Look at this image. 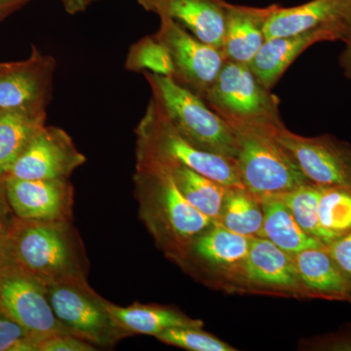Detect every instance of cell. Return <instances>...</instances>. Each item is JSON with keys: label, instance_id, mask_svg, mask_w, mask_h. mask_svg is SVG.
I'll return each instance as SVG.
<instances>
[{"label": "cell", "instance_id": "obj_1", "mask_svg": "<svg viewBox=\"0 0 351 351\" xmlns=\"http://www.w3.org/2000/svg\"><path fill=\"white\" fill-rule=\"evenodd\" d=\"M135 182L142 218L154 237L171 250L189 248L196 237L216 223L184 198L160 163L137 158Z\"/></svg>", "mask_w": 351, "mask_h": 351}, {"label": "cell", "instance_id": "obj_2", "mask_svg": "<svg viewBox=\"0 0 351 351\" xmlns=\"http://www.w3.org/2000/svg\"><path fill=\"white\" fill-rule=\"evenodd\" d=\"M143 75L151 87V101L182 138L201 151L235 159L234 132L201 97L178 84L170 76Z\"/></svg>", "mask_w": 351, "mask_h": 351}, {"label": "cell", "instance_id": "obj_3", "mask_svg": "<svg viewBox=\"0 0 351 351\" xmlns=\"http://www.w3.org/2000/svg\"><path fill=\"white\" fill-rule=\"evenodd\" d=\"M280 129L267 126L232 128L237 137L235 162L240 180L244 189L258 200L285 195L311 182L277 138Z\"/></svg>", "mask_w": 351, "mask_h": 351}, {"label": "cell", "instance_id": "obj_4", "mask_svg": "<svg viewBox=\"0 0 351 351\" xmlns=\"http://www.w3.org/2000/svg\"><path fill=\"white\" fill-rule=\"evenodd\" d=\"M202 99L232 128L285 126L280 101L260 82L248 64L226 60Z\"/></svg>", "mask_w": 351, "mask_h": 351}, {"label": "cell", "instance_id": "obj_5", "mask_svg": "<svg viewBox=\"0 0 351 351\" xmlns=\"http://www.w3.org/2000/svg\"><path fill=\"white\" fill-rule=\"evenodd\" d=\"M137 158L179 164L223 184L245 189L235 159L201 151L182 137L149 101L136 128Z\"/></svg>", "mask_w": 351, "mask_h": 351}, {"label": "cell", "instance_id": "obj_6", "mask_svg": "<svg viewBox=\"0 0 351 351\" xmlns=\"http://www.w3.org/2000/svg\"><path fill=\"white\" fill-rule=\"evenodd\" d=\"M64 223H31L18 230L12 240L17 265L45 284L80 281L75 247Z\"/></svg>", "mask_w": 351, "mask_h": 351}, {"label": "cell", "instance_id": "obj_7", "mask_svg": "<svg viewBox=\"0 0 351 351\" xmlns=\"http://www.w3.org/2000/svg\"><path fill=\"white\" fill-rule=\"evenodd\" d=\"M156 36L169 52L171 78L203 98L218 76L226 58L219 48L203 43L168 16H161Z\"/></svg>", "mask_w": 351, "mask_h": 351}, {"label": "cell", "instance_id": "obj_8", "mask_svg": "<svg viewBox=\"0 0 351 351\" xmlns=\"http://www.w3.org/2000/svg\"><path fill=\"white\" fill-rule=\"evenodd\" d=\"M58 320L69 334L97 345H110L123 332L108 313L107 302L95 299L80 281L46 284Z\"/></svg>", "mask_w": 351, "mask_h": 351}, {"label": "cell", "instance_id": "obj_9", "mask_svg": "<svg viewBox=\"0 0 351 351\" xmlns=\"http://www.w3.org/2000/svg\"><path fill=\"white\" fill-rule=\"evenodd\" d=\"M0 313L40 341L53 335L69 334L55 315L46 284L15 267L0 272Z\"/></svg>", "mask_w": 351, "mask_h": 351}, {"label": "cell", "instance_id": "obj_10", "mask_svg": "<svg viewBox=\"0 0 351 351\" xmlns=\"http://www.w3.org/2000/svg\"><path fill=\"white\" fill-rule=\"evenodd\" d=\"M276 136L309 182L320 186L351 189V145L348 143L329 134L304 137L286 127Z\"/></svg>", "mask_w": 351, "mask_h": 351}, {"label": "cell", "instance_id": "obj_11", "mask_svg": "<svg viewBox=\"0 0 351 351\" xmlns=\"http://www.w3.org/2000/svg\"><path fill=\"white\" fill-rule=\"evenodd\" d=\"M56 61L32 47L24 61L0 64V112L47 110Z\"/></svg>", "mask_w": 351, "mask_h": 351}, {"label": "cell", "instance_id": "obj_12", "mask_svg": "<svg viewBox=\"0 0 351 351\" xmlns=\"http://www.w3.org/2000/svg\"><path fill=\"white\" fill-rule=\"evenodd\" d=\"M85 161L86 157L78 152L66 131L44 125L14 163L8 176L23 180L69 179Z\"/></svg>", "mask_w": 351, "mask_h": 351}, {"label": "cell", "instance_id": "obj_13", "mask_svg": "<svg viewBox=\"0 0 351 351\" xmlns=\"http://www.w3.org/2000/svg\"><path fill=\"white\" fill-rule=\"evenodd\" d=\"M8 204L19 218L29 221H64L71 209L69 179L23 180L4 178Z\"/></svg>", "mask_w": 351, "mask_h": 351}, {"label": "cell", "instance_id": "obj_14", "mask_svg": "<svg viewBox=\"0 0 351 351\" xmlns=\"http://www.w3.org/2000/svg\"><path fill=\"white\" fill-rule=\"evenodd\" d=\"M332 27L351 34V0H311L301 5H279L265 27V38L292 36L318 29Z\"/></svg>", "mask_w": 351, "mask_h": 351}, {"label": "cell", "instance_id": "obj_15", "mask_svg": "<svg viewBox=\"0 0 351 351\" xmlns=\"http://www.w3.org/2000/svg\"><path fill=\"white\" fill-rule=\"evenodd\" d=\"M348 39L343 32L332 27H318L292 36L267 39L248 66L260 82L271 90L307 48L325 41L346 43Z\"/></svg>", "mask_w": 351, "mask_h": 351}, {"label": "cell", "instance_id": "obj_16", "mask_svg": "<svg viewBox=\"0 0 351 351\" xmlns=\"http://www.w3.org/2000/svg\"><path fill=\"white\" fill-rule=\"evenodd\" d=\"M278 4L267 7L239 5L226 1L223 56L248 64L265 43V27Z\"/></svg>", "mask_w": 351, "mask_h": 351}, {"label": "cell", "instance_id": "obj_17", "mask_svg": "<svg viewBox=\"0 0 351 351\" xmlns=\"http://www.w3.org/2000/svg\"><path fill=\"white\" fill-rule=\"evenodd\" d=\"M239 272L250 285L304 294L294 258L263 237L252 239Z\"/></svg>", "mask_w": 351, "mask_h": 351}, {"label": "cell", "instance_id": "obj_18", "mask_svg": "<svg viewBox=\"0 0 351 351\" xmlns=\"http://www.w3.org/2000/svg\"><path fill=\"white\" fill-rule=\"evenodd\" d=\"M304 294L351 302V279L322 248L307 249L294 257Z\"/></svg>", "mask_w": 351, "mask_h": 351}, {"label": "cell", "instance_id": "obj_19", "mask_svg": "<svg viewBox=\"0 0 351 351\" xmlns=\"http://www.w3.org/2000/svg\"><path fill=\"white\" fill-rule=\"evenodd\" d=\"M226 0H163L161 16H168L203 43L221 49Z\"/></svg>", "mask_w": 351, "mask_h": 351}, {"label": "cell", "instance_id": "obj_20", "mask_svg": "<svg viewBox=\"0 0 351 351\" xmlns=\"http://www.w3.org/2000/svg\"><path fill=\"white\" fill-rule=\"evenodd\" d=\"M260 202L263 208V223L258 237L269 240L293 258L307 249L326 246L302 230L290 210L278 197L265 198Z\"/></svg>", "mask_w": 351, "mask_h": 351}, {"label": "cell", "instance_id": "obj_21", "mask_svg": "<svg viewBox=\"0 0 351 351\" xmlns=\"http://www.w3.org/2000/svg\"><path fill=\"white\" fill-rule=\"evenodd\" d=\"M253 237L230 232L216 221L189 247L207 265L239 271L248 255Z\"/></svg>", "mask_w": 351, "mask_h": 351}, {"label": "cell", "instance_id": "obj_22", "mask_svg": "<svg viewBox=\"0 0 351 351\" xmlns=\"http://www.w3.org/2000/svg\"><path fill=\"white\" fill-rule=\"evenodd\" d=\"M108 313L123 332L156 337L173 327H202L203 322L193 319L174 309L156 306L122 307L107 302Z\"/></svg>", "mask_w": 351, "mask_h": 351}, {"label": "cell", "instance_id": "obj_23", "mask_svg": "<svg viewBox=\"0 0 351 351\" xmlns=\"http://www.w3.org/2000/svg\"><path fill=\"white\" fill-rule=\"evenodd\" d=\"M46 117V110L0 112V178L9 175L32 138L45 125Z\"/></svg>", "mask_w": 351, "mask_h": 351}, {"label": "cell", "instance_id": "obj_24", "mask_svg": "<svg viewBox=\"0 0 351 351\" xmlns=\"http://www.w3.org/2000/svg\"><path fill=\"white\" fill-rule=\"evenodd\" d=\"M158 163L168 170L182 195L193 207L208 218L218 221L223 200L230 188H226L186 166Z\"/></svg>", "mask_w": 351, "mask_h": 351}, {"label": "cell", "instance_id": "obj_25", "mask_svg": "<svg viewBox=\"0 0 351 351\" xmlns=\"http://www.w3.org/2000/svg\"><path fill=\"white\" fill-rule=\"evenodd\" d=\"M218 223L230 232L258 237L263 223L262 204L246 189H230L223 200Z\"/></svg>", "mask_w": 351, "mask_h": 351}, {"label": "cell", "instance_id": "obj_26", "mask_svg": "<svg viewBox=\"0 0 351 351\" xmlns=\"http://www.w3.org/2000/svg\"><path fill=\"white\" fill-rule=\"evenodd\" d=\"M323 186L313 182L302 184L297 189L280 196H276L290 210L298 225L302 230L322 243L329 245L334 241L331 235L320 225L318 205Z\"/></svg>", "mask_w": 351, "mask_h": 351}, {"label": "cell", "instance_id": "obj_27", "mask_svg": "<svg viewBox=\"0 0 351 351\" xmlns=\"http://www.w3.org/2000/svg\"><path fill=\"white\" fill-rule=\"evenodd\" d=\"M318 213L321 226L332 239L351 232V189L323 186Z\"/></svg>", "mask_w": 351, "mask_h": 351}, {"label": "cell", "instance_id": "obj_28", "mask_svg": "<svg viewBox=\"0 0 351 351\" xmlns=\"http://www.w3.org/2000/svg\"><path fill=\"white\" fill-rule=\"evenodd\" d=\"M124 68L132 73H152L170 77L173 75L169 52L156 34L145 36L131 46Z\"/></svg>", "mask_w": 351, "mask_h": 351}, {"label": "cell", "instance_id": "obj_29", "mask_svg": "<svg viewBox=\"0 0 351 351\" xmlns=\"http://www.w3.org/2000/svg\"><path fill=\"white\" fill-rule=\"evenodd\" d=\"M202 327H173L156 338L167 345L177 346L191 351H234L225 341L201 330Z\"/></svg>", "mask_w": 351, "mask_h": 351}, {"label": "cell", "instance_id": "obj_30", "mask_svg": "<svg viewBox=\"0 0 351 351\" xmlns=\"http://www.w3.org/2000/svg\"><path fill=\"white\" fill-rule=\"evenodd\" d=\"M40 341L0 313V351H39Z\"/></svg>", "mask_w": 351, "mask_h": 351}, {"label": "cell", "instance_id": "obj_31", "mask_svg": "<svg viewBox=\"0 0 351 351\" xmlns=\"http://www.w3.org/2000/svg\"><path fill=\"white\" fill-rule=\"evenodd\" d=\"M94 346L71 334H57L43 339L39 351H92Z\"/></svg>", "mask_w": 351, "mask_h": 351}, {"label": "cell", "instance_id": "obj_32", "mask_svg": "<svg viewBox=\"0 0 351 351\" xmlns=\"http://www.w3.org/2000/svg\"><path fill=\"white\" fill-rule=\"evenodd\" d=\"M326 248L339 267L351 279V232L334 240Z\"/></svg>", "mask_w": 351, "mask_h": 351}, {"label": "cell", "instance_id": "obj_33", "mask_svg": "<svg viewBox=\"0 0 351 351\" xmlns=\"http://www.w3.org/2000/svg\"><path fill=\"white\" fill-rule=\"evenodd\" d=\"M17 265L14 256L12 241L2 237L0 233V272L13 269Z\"/></svg>", "mask_w": 351, "mask_h": 351}, {"label": "cell", "instance_id": "obj_34", "mask_svg": "<svg viewBox=\"0 0 351 351\" xmlns=\"http://www.w3.org/2000/svg\"><path fill=\"white\" fill-rule=\"evenodd\" d=\"M325 348L337 350H351V331L345 332L341 336L335 338L325 339Z\"/></svg>", "mask_w": 351, "mask_h": 351}, {"label": "cell", "instance_id": "obj_35", "mask_svg": "<svg viewBox=\"0 0 351 351\" xmlns=\"http://www.w3.org/2000/svg\"><path fill=\"white\" fill-rule=\"evenodd\" d=\"M31 0H0V23Z\"/></svg>", "mask_w": 351, "mask_h": 351}, {"label": "cell", "instance_id": "obj_36", "mask_svg": "<svg viewBox=\"0 0 351 351\" xmlns=\"http://www.w3.org/2000/svg\"><path fill=\"white\" fill-rule=\"evenodd\" d=\"M345 43V50L339 56V66L343 69V75L351 82V34Z\"/></svg>", "mask_w": 351, "mask_h": 351}, {"label": "cell", "instance_id": "obj_37", "mask_svg": "<svg viewBox=\"0 0 351 351\" xmlns=\"http://www.w3.org/2000/svg\"><path fill=\"white\" fill-rule=\"evenodd\" d=\"M60 1L62 2L64 10L69 15H75V14L83 12L89 5L87 0H60Z\"/></svg>", "mask_w": 351, "mask_h": 351}, {"label": "cell", "instance_id": "obj_38", "mask_svg": "<svg viewBox=\"0 0 351 351\" xmlns=\"http://www.w3.org/2000/svg\"><path fill=\"white\" fill-rule=\"evenodd\" d=\"M7 196L4 178H0V228L5 223L8 207H7Z\"/></svg>", "mask_w": 351, "mask_h": 351}, {"label": "cell", "instance_id": "obj_39", "mask_svg": "<svg viewBox=\"0 0 351 351\" xmlns=\"http://www.w3.org/2000/svg\"><path fill=\"white\" fill-rule=\"evenodd\" d=\"M138 2L147 12H154L157 15L160 14L163 0H138Z\"/></svg>", "mask_w": 351, "mask_h": 351}, {"label": "cell", "instance_id": "obj_40", "mask_svg": "<svg viewBox=\"0 0 351 351\" xmlns=\"http://www.w3.org/2000/svg\"><path fill=\"white\" fill-rule=\"evenodd\" d=\"M88 3H92V2L97 1V0H87Z\"/></svg>", "mask_w": 351, "mask_h": 351}, {"label": "cell", "instance_id": "obj_41", "mask_svg": "<svg viewBox=\"0 0 351 351\" xmlns=\"http://www.w3.org/2000/svg\"><path fill=\"white\" fill-rule=\"evenodd\" d=\"M0 64H1V63H0Z\"/></svg>", "mask_w": 351, "mask_h": 351}]
</instances>
